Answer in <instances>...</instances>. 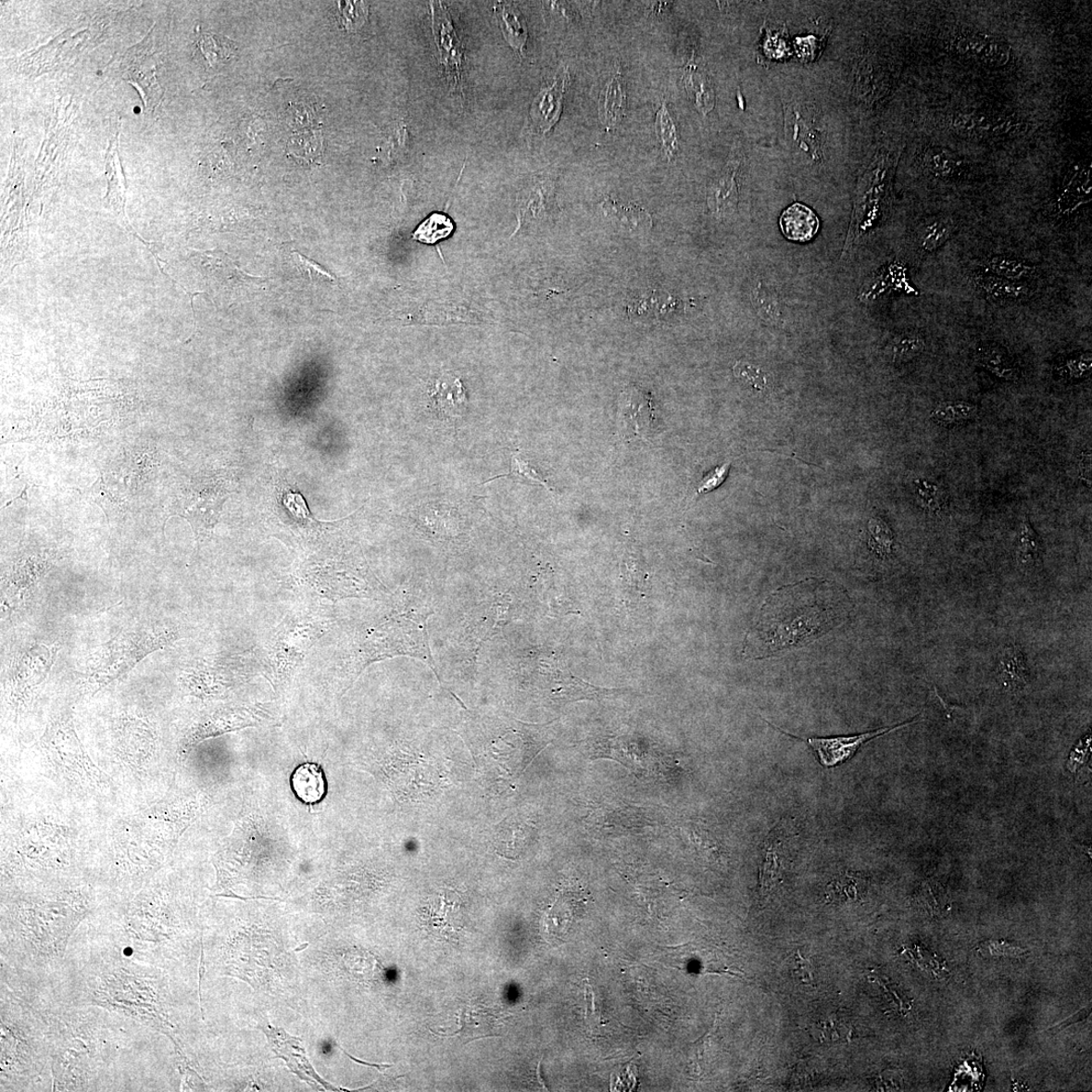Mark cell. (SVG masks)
<instances>
[{
    "label": "cell",
    "mask_w": 1092,
    "mask_h": 1092,
    "mask_svg": "<svg viewBox=\"0 0 1092 1092\" xmlns=\"http://www.w3.org/2000/svg\"><path fill=\"white\" fill-rule=\"evenodd\" d=\"M854 604L834 582L810 578L770 594L749 628L745 659L784 656L807 646L843 625Z\"/></svg>",
    "instance_id": "1"
},
{
    "label": "cell",
    "mask_w": 1092,
    "mask_h": 1092,
    "mask_svg": "<svg viewBox=\"0 0 1092 1092\" xmlns=\"http://www.w3.org/2000/svg\"><path fill=\"white\" fill-rule=\"evenodd\" d=\"M90 897L82 890L20 898L10 908L12 931L32 956L61 957L71 933L90 912Z\"/></svg>",
    "instance_id": "2"
},
{
    "label": "cell",
    "mask_w": 1092,
    "mask_h": 1092,
    "mask_svg": "<svg viewBox=\"0 0 1092 1092\" xmlns=\"http://www.w3.org/2000/svg\"><path fill=\"white\" fill-rule=\"evenodd\" d=\"M40 746L53 774L72 791L90 797L108 796L113 791L112 781L85 752L70 717L52 721Z\"/></svg>",
    "instance_id": "3"
},
{
    "label": "cell",
    "mask_w": 1092,
    "mask_h": 1092,
    "mask_svg": "<svg viewBox=\"0 0 1092 1092\" xmlns=\"http://www.w3.org/2000/svg\"><path fill=\"white\" fill-rule=\"evenodd\" d=\"M170 630H146L121 633L97 647L87 659L85 688L95 693L133 670L148 655L174 641Z\"/></svg>",
    "instance_id": "4"
},
{
    "label": "cell",
    "mask_w": 1092,
    "mask_h": 1092,
    "mask_svg": "<svg viewBox=\"0 0 1092 1092\" xmlns=\"http://www.w3.org/2000/svg\"><path fill=\"white\" fill-rule=\"evenodd\" d=\"M159 979L149 974L135 973L133 968H120L107 973L98 984L93 1005L103 1006L126 1016L148 1023L152 1027L162 1029L161 1023L169 1025L159 1011Z\"/></svg>",
    "instance_id": "5"
},
{
    "label": "cell",
    "mask_w": 1092,
    "mask_h": 1092,
    "mask_svg": "<svg viewBox=\"0 0 1092 1092\" xmlns=\"http://www.w3.org/2000/svg\"><path fill=\"white\" fill-rule=\"evenodd\" d=\"M13 847L17 866L27 872H57L70 865L72 854L69 830L46 820L21 827Z\"/></svg>",
    "instance_id": "6"
},
{
    "label": "cell",
    "mask_w": 1092,
    "mask_h": 1092,
    "mask_svg": "<svg viewBox=\"0 0 1092 1092\" xmlns=\"http://www.w3.org/2000/svg\"><path fill=\"white\" fill-rule=\"evenodd\" d=\"M161 849L138 823L119 826L113 840L118 880L131 888L140 887L159 870L163 861Z\"/></svg>",
    "instance_id": "7"
},
{
    "label": "cell",
    "mask_w": 1092,
    "mask_h": 1092,
    "mask_svg": "<svg viewBox=\"0 0 1092 1092\" xmlns=\"http://www.w3.org/2000/svg\"><path fill=\"white\" fill-rule=\"evenodd\" d=\"M57 647L32 646L14 659L6 680V700L16 714L27 709L37 689L47 678Z\"/></svg>",
    "instance_id": "8"
},
{
    "label": "cell",
    "mask_w": 1092,
    "mask_h": 1092,
    "mask_svg": "<svg viewBox=\"0 0 1092 1092\" xmlns=\"http://www.w3.org/2000/svg\"><path fill=\"white\" fill-rule=\"evenodd\" d=\"M373 638L379 642L370 643V646H377L370 650L372 660L395 655H409L427 661L437 674L429 648L426 616H418V619H414V616L404 615L402 619L381 626Z\"/></svg>",
    "instance_id": "9"
},
{
    "label": "cell",
    "mask_w": 1092,
    "mask_h": 1092,
    "mask_svg": "<svg viewBox=\"0 0 1092 1092\" xmlns=\"http://www.w3.org/2000/svg\"><path fill=\"white\" fill-rule=\"evenodd\" d=\"M201 804L197 801H165L143 811L138 825L161 848L172 847L191 825Z\"/></svg>",
    "instance_id": "10"
},
{
    "label": "cell",
    "mask_w": 1092,
    "mask_h": 1092,
    "mask_svg": "<svg viewBox=\"0 0 1092 1092\" xmlns=\"http://www.w3.org/2000/svg\"><path fill=\"white\" fill-rule=\"evenodd\" d=\"M119 757L131 767L142 769L150 763L158 747V732L146 717L126 714L115 730Z\"/></svg>",
    "instance_id": "11"
},
{
    "label": "cell",
    "mask_w": 1092,
    "mask_h": 1092,
    "mask_svg": "<svg viewBox=\"0 0 1092 1092\" xmlns=\"http://www.w3.org/2000/svg\"><path fill=\"white\" fill-rule=\"evenodd\" d=\"M915 722H918L917 719L913 720L912 722L899 724L897 726L880 728V730L865 734L833 737H809L805 738V740L799 736L792 735L783 732L774 724L770 723V725L777 728V730L782 734L789 735L793 738H797L798 741H804L805 743H808L809 746L813 749V752L815 753V756L818 758L822 766L825 768H834L846 763L848 759H851L859 751L860 747L870 741H873L874 738L895 733L901 730V728L908 727L914 724Z\"/></svg>",
    "instance_id": "12"
},
{
    "label": "cell",
    "mask_w": 1092,
    "mask_h": 1092,
    "mask_svg": "<svg viewBox=\"0 0 1092 1092\" xmlns=\"http://www.w3.org/2000/svg\"><path fill=\"white\" fill-rule=\"evenodd\" d=\"M433 32L440 54V60L446 68L452 90H460L463 47L446 7L440 3H432Z\"/></svg>",
    "instance_id": "13"
},
{
    "label": "cell",
    "mask_w": 1092,
    "mask_h": 1092,
    "mask_svg": "<svg viewBox=\"0 0 1092 1092\" xmlns=\"http://www.w3.org/2000/svg\"><path fill=\"white\" fill-rule=\"evenodd\" d=\"M568 81V70L559 71L553 85L540 92L534 98L531 119L533 127L543 133H547L558 123Z\"/></svg>",
    "instance_id": "14"
},
{
    "label": "cell",
    "mask_w": 1092,
    "mask_h": 1092,
    "mask_svg": "<svg viewBox=\"0 0 1092 1092\" xmlns=\"http://www.w3.org/2000/svg\"><path fill=\"white\" fill-rule=\"evenodd\" d=\"M977 291L989 302L1005 304L1027 301L1036 292L1030 282H1016L978 272L973 277Z\"/></svg>",
    "instance_id": "15"
},
{
    "label": "cell",
    "mask_w": 1092,
    "mask_h": 1092,
    "mask_svg": "<svg viewBox=\"0 0 1092 1092\" xmlns=\"http://www.w3.org/2000/svg\"><path fill=\"white\" fill-rule=\"evenodd\" d=\"M225 499L220 496L211 497V495L200 493L196 499L182 509L180 515L192 525L198 545L212 535Z\"/></svg>",
    "instance_id": "16"
},
{
    "label": "cell",
    "mask_w": 1092,
    "mask_h": 1092,
    "mask_svg": "<svg viewBox=\"0 0 1092 1092\" xmlns=\"http://www.w3.org/2000/svg\"><path fill=\"white\" fill-rule=\"evenodd\" d=\"M127 56V75L130 82L139 87L147 108L157 107L161 95L156 77V65L145 64L146 46L132 49Z\"/></svg>",
    "instance_id": "17"
},
{
    "label": "cell",
    "mask_w": 1092,
    "mask_h": 1092,
    "mask_svg": "<svg viewBox=\"0 0 1092 1092\" xmlns=\"http://www.w3.org/2000/svg\"><path fill=\"white\" fill-rule=\"evenodd\" d=\"M737 169L738 163L730 162L709 187V206L717 218L731 216L736 209L738 202Z\"/></svg>",
    "instance_id": "18"
},
{
    "label": "cell",
    "mask_w": 1092,
    "mask_h": 1092,
    "mask_svg": "<svg viewBox=\"0 0 1092 1092\" xmlns=\"http://www.w3.org/2000/svg\"><path fill=\"white\" fill-rule=\"evenodd\" d=\"M784 236L794 242H809L819 233L820 220L808 206L796 203L785 209L780 218Z\"/></svg>",
    "instance_id": "19"
},
{
    "label": "cell",
    "mask_w": 1092,
    "mask_h": 1092,
    "mask_svg": "<svg viewBox=\"0 0 1092 1092\" xmlns=\"http://www.w3.org/2000/svg\"><path fill=\"white\" fill-rule=\"evenodd\" d=\"M621 414L622 427L632 436L641 437L646 434L638 417L648 427L654 421L653 407L648 396L634 388L626 390L621 395Z\"/></svg>",
    "instance_id": "20"
},
{
    "label": "cell",
    "mask_w": 1092,
    "mask_h": 1092,
    "mask_svg": "<svg viewBox=\"0 0 1092 1092\" xmlns=\"http://www.w3.org/2000/svg\"><path fill=\"white\" fill-rule=\"evenodd\" d=\"M782 822L780 826L772 832L765 843V856L760 873V888L764 896L768 895L779 882L781 877V855L783 846L789 840V829Z\"/></svg>",
    "instance_id": "21"
},
{
    "label": "cell",
    "mask_w": 1092,
    "mask_h": 1092,
    "mask_svg": "<svg viewBox=\"0 0 1092 1092\" xmlns=\"http://www.w3.org/2000/svg\"><path fill=\"white\" fill-rule=\"evenodd\" d=\"M976 359L985 370L1001 381L1016 383L1021 379V370L1009 353L995 344L981 345L976 351Z\"/></svg>",
    "instance_id": "22"
},
{
    "label": "cell",
    "mask_w": 1092,
    "mask_h": 1092,
    "mask_svg": "<svg viewBox=\"0 0 1092 1092\" xmlns=\"http://www.w3.org/2000/svg\"><path fill=\"white\" fill-rule=\"evenodd\" d=\"M979 268L980 272L1016 282H1030L1038 274L1033 263L1005 255L988 257L979 263Z\"/></svg>",
    "instance_id": "23"
},
{
    "label": "cell",
    "mask_w": 1092,
    "mask_h": 1092,
    "mask_svg": "<svg viewBox=\"0 0 1092 1092\" xmlns=\"http://www.w3.org/2000/svg\"><path fill=\"white\" fill-rule=\"evenodd\" d=\"M625 107L626 92L623 77L621 72H617L610 77L600 97V117L607 129H613L621 123Z\"/></svg>",
    "instance_id": "24"
},
{
    "label": "cell",
    "mask_w": 1092,
    "mask_h": 1092,
    "mask_svg": "<svg viewBox=\"0 0 1092 1092\" xmlns=\"http://www.w3.org/2000/svg\"><path fill=\"white\" fill-rule=\"evenodd\" d=\"M998 679L1002 687L1010 692H1018L1027 685L1029 670L1020 646H1011L1003 650Z\"/></svg>",
    "instance_id": "25"
},
{
    "label": "cell",
    "mask_w": 1092,
    "mask_h": 1092,
    "mask_svg": "<svg viewBox=\"0 0 1092 1092\" xmlns=\"http://www.w3.org/2000/svg\"><path fill=\"white\" fill-rule=\"evenodd\" d=\"M245 725H247L246 720H242L235 712H218L206 717V719L196 723L189 734L186 735L184 746L187 748H191V747L206 740V738L222 734Z\"/></svg>",
    "instance_id": "26"
},
{
    "label": "cell",
    "mask_w": 1092,
    "mask_h": 1092,
    "mask_svg": "<svg viewBox=\"0 0 1092 1092\" xmlns=\"http://www.w3.org/2000/svg\"><path fill=\"white\" fill-rule=\"evenodd\" d=\"M292 785L296 797L308 804L321 801L326 793L322 769L315 764H304L295 769Z\"/></svg>",
    "instance_id": "27"
},
{
    "label": "cell",
    "mask_w": 1092,
    "mask_h": 1092,
    "mask_svg": "<svg viewBox=\"0 0 1092 1092\" xmlns=\"http://www.w3.org/2000/svg\"><path fill=\"white\" fill-rule=\"evenodd\" d=\"M495 10L507 43L520 55H523L528 29L521 10L509 3H499Z\"/></svg>",
    "instance_id": "28"
},
{
    "label": "cell",
    "mask_w": 1092,
    "mask_h": 1092,
    "mask_svg": "<svg viewBox=\"0 0 1092 1092\" xmlns=\"http://www.w3.org/2000/svg\"><path fill=\"white\" fill-rule=\"evenodd\" d=\"M432 398L436 409L449 416L459 415L467 403L461 383L451 376H444L435 383Z\"/></svg>",
    "instance_id": "29"
},
{
    "label": "cell",
    "mask_w": 1092,
    "mask_h": 1092,
    "mask_svg": "<svg viewBox=\"0 0 1092 1092\" xmlns=\"http://www.w3.org/2000/svg\"><path fill=\"white\" fill-rule=\"evenodd\" d=\"M119 145L117 143V139L113 142H110V145L108 147L107 156V178H108V201H109L110 207H112L114 211L118 214L119 219L121 220V222L125 223L128 230L130 232H132V233H133V229H132V227L129 225L128 219H127L126 212H125V203H126L125 191H124L125 185L119 183V179L123 178V175H121L123 173H121V172L119 173V170H120V165H119V161L118 159L119 157L117 158V156H118L117 147Z\"/></svg>",
    "instance_id": "30"
},
{
    "label": "cell",
    "mask_w": 1092,
    "mask_h": 1092,
    "mask_svg": "<svg viewBox=\"0 0 1092 1092\" xmlns=\"http://www.w3.org/2000/svg\"><path fill=\"white\" fill-rule=\"evenodd\" d=\"M906 272L907 270L900 266V263H891V266L879 274L874 282L869 285V289H866L860 295V299L863 302L876 299L877 295L886 292L889 288H892L891 290L913 292V289L908 282Z\"/></svg>",
    "instance_id": "31"
},
{
    "label": "cell",
    "mask_w": 1092,
    "mask_h": 1092,
    "mask_svg": "<svg viewBox=\"0 0 1092 1092\" xmlns=\"http://www.w3.org/2000/svg\"><path fill=\"white\" fill-rule=\"evenodd\" d=\"M978 413L979 408L974 403L947 401L934 408L930 417L936 424L954 426L973 420L978 416Z\"/></svg>",
    "instance_id": "32"
},
{
    "label": "cell",
    "mask_w": 1092,
    "mask_h": 1092,
    "mask_svg": "<svg viewBox=\"0 0 1092 1092\" xmlns=\"http://www.w3.org/2000/svg\"><path fill=\"white\" fill-rule=\"evenodd\" d=\"M924 348V337L915 331H907L889 342L886 352L893 363H906L920 357Z\"/></svg>",
    "instance_id": "33"
},
{
    "label": "cell",
    "mask_w": 1092,
    "mask_h": 1092,
    "mask_svg": "<svg viewBox=\"0 0 1092 1092\" xmlns=\"http://www.w3.org/2000/svg\"><path fill=\"white\" fill-rule=\"evenodd\" d=\"M601 207L607 217L620 220L628 229L646 230L652 226V218L642 207L621 206L610 197H606Z\"/></svg>",
    "instance_id": "34"
},
{
    "label": "cell",
    "mask_w": 1092,
    "mask_h": 1092,
    "mask_svg": "<svg viewBox=\"0 0 1092 1092\" xmlns=\"http://www.w3.org/2000/svg\"><path fill=\"white\" fill-rule=\"evenodd\" d=\"M523 833V826L520 822L509 819L502 822L495 832L496 851L500 856L512 858V854L518 853L521 846H525L526 837Z\"/></svg>",
    "instance_id": "35"
},
{
    "label": "cell",
    "mask_w": 1092,
    "mask_h": 1092,
    "mask_svg": "<svg viewBox=\"0 0 1092 1092\" xmlns=\"http://www.w3.org/2000/svg\"><path fill=\"white\" fill-rule=\"evenodd\" d=\"M1042 555L1041 540L1036 533L1029 521L1021 523L1018 538V559L1020 565L1032 570L1040 562Z\"/></svg>",
    "instance_id": "36"
},
{
    "label": "cell",
    "mask_w": 1092,
    "mask_h": 1092,
    "mask_svg": "<svg viewBox=\"0 0 1092 1092\" xmlns=\"http://www.w3.org/2000/svg\"><path fill=\"white\" fill-rule=\"evenodd\" d=\"M82 494L88 501L101 507L108 521L123 510V500L118 493L108 487L103 476H99L92 487L85 489Z\"/></svg>",
    "instance_id": "37"
},
{
    "label": "cell",
    "mask_w": 1092,
    "mask_h": 1092,
    "mask_svg": "<svg viewBox=\"0 0 1092 1092\" xmlns=\"http://www.w3.org/2000/svg\"><path fill=\"white\" fill-rule=\"evenodd\" d=\"M752 301L758 314L769 325L779 326L783 322V311L778 296L767 286L759 283L753 290Z\"/></svg>",
    "instance_id": "38"
},
{
    "label": "cell",
    "mask_w": 1092,
    "mask_h": 1092,
    "mask_svg": "<svg viewBox=\"0 0 1092 1092\" xmlns=\"http://www.w3.org/2000/svg\"><path fill=\"white\" fill-rule=\"evenodd\" d=\"M454 228V223L446 215L433 214L416 229L413 238L425 243V245H434V243L447 238Z\"/></svg>",
    "instance_id": "39"
},
{
    "label": "cell",
    "mask_w": 1092,
    "mask_h": 1092,
    "mask_svg": "<svg viewBox=\"0 0 1092 1092\" xmlns=\"http://www.w3.org/2000/svg\"><path fill=\"white\" fill-rule=\"evenodd\" d=\"M953 224L946 219L934 220L925 225L919 236L920 247L925 252L940 249L953 234Z\"/></svg>",
    "instance_id": "40"
},
{
    "label": "cell",
    "mask_w": 1092,
    "mask_h": 1092,
    "mask_svg": "<svg viewBox=\"0 0 1092 1092\" xmlns=\"http://www.w3.org/2000/svg\"><path fill=\"white\" fill-rule=\"evenodd\" d=\"M656 127L665 156L671 161L678 151V135L674 120L665 103L658 110Z\"/></svg>",
    "instance_id": "41"
},
{
    "label": "cell",
    "mask_w": 1092,
    "mask_h": 1092,
    "mask_svg": "<svg viewBox=\"0 0 1092 1092\" xmlns=\"http://www.w3.org/2000/svg\"><path fill=\"white\" fill-rule=\"evenodd\" d=\"M197 48L204 55L208 66L222 63L233 53L232 42L220 36L206 34L197 42Z\"/></svg>",
    "instance_id": "42"
},
{
    "label": "cell",
    "mask_w": 1092,
    "mask_h": 1092,
    "mask_svg": "<svg viewBox=\"0 0 1092 1092\" xmlns=\"http://www.w3.org/2000/svg\"><path fill=\"white\" fill-rule=\"evenodd\" d=\"M339 19L346 31L360 29L369 16V6L363 2H338Z\"/></svg>",
    "instance_id": "43"
},
{
    "label": "cell",
    "mask_w": 1092,
    "mask_h": 1092,
    "mask_svg": "<svg viewBox=\"0 0 1092 1092\" xmlns=\"http://www.w3.org/2000/svg\"><path fill=\"white\" fill-rule=\"evenodd\" d=\"M734 374L738 381L756 392L764 393L768 389L766 372L752 363L737 361L734 367Z\"/></svg>",
    "instance_id": "44"
},
{
    "label": "cell",
    "mask_w": 1092,
    "mask_h": 1092,
    "mask_svg": "<svg viewBox=\"0 0 1092 1092\" xmlns=\"http://www.w3.org/2000/svg\"><path fill=\"white\" fill-rule=\"evenodd\" d=\"M869 546L880 557L891 554L893 535L888 526L880 520H871L869 522Z\"/></svg>",
    "instance_id": "45"
},
{
    "label": "cell",
    "mask_w": 1092,
    "mask_h": 1092,
    "mask_svg": "<svg viewBox=\"0 0 1092 1092\" xmlns=\"http://www.w3.org/2000/svg\"><path fill=\"white\" fill-rule=\"evenodd\" d=\"M1091 368V355L1086 352L1066 359L1057 368V372L1066 380L1079 381L1089 376Z\"/></svg>",
    "instance_id": "46"
},
{
    "label": "cell",
    "mask_w": 1092,
    "mask_h": 1092,
    "mask_svg": "<svg viewBox=\"0 0 1092 1092\" xmlns=\"http://www.w3.org/2000/svg\"><path fill=\"white\" fill-rule=\"evenodd\" d=\"M915 494L925 509L932 512L942 510L945 503L944 494L937 485L925 481H915Z\"/></svg>",
    "instance_id": "47"
},
{
    "label": "cell",
    "mask_w": 1092,
    "mask_h": 1092,
    "mask_svg": "<svg viewBox=\"0 0 1092 1092\" xmlns=\"http://www.w3.org/2000/svg\"><path fill=\"white\" fill-rule=\"evenodd\" d=\"M509 476L517 480L542 484L547 490H550L548 483L533 468L529 466V462L522 458L520 454L515 455L512 458Z\"/></svg>",
    "instance_id": "48"
},
{
    "label": "cell",
    "mask_w": 1092,
    "mask_h": 1092,
    "mask_svg": "<svg viewBox=\"0 0 1092 1092\" xmlns=\"http://www.w3.org/2000/svg\"><path fill=\"white\" fill-rule=\"evenodd\" d=\"M294 256H295V257L297 260V266H299L302 272L308 275V277L312 281L317 282L336 283V279L333 277V275L327 271L323 267L320 266L319 263L307 258L306 257L300 255L299 252H294Z\"/></svg>",
    "instance_id": "49"
},
{
    "label": "cell",
    "mask_w": 1092,
    "mask_h": 1092,
    "mask_svg": "<svg viewBox=\"0 0 1092 1092\" xmlns=\"http://www.w3.org/2000/svg\"><path fill=\"white\" fill-rule=\"evenodd\" d=\"M285 508L288 509L296 520L301 521L318 522L308 511L303 496L299 493H286L282 498Z\"/></svg>",
    "instance_id": "50"
},
{
    "label": "cell",
    "mask_w": 1092,
    "mask_h": 1092,
    "mask_svg": "<svg viewBox=\"0 0 1092 1092\" xmlns=\"http://www.w3.org/2000/svg\"><path fill=\"white\" fill-rule=\"evenodd\" d=\"M731 463H724L722 467H717L702 479L698 485L697 495L709 493L720 487L725 481L728 471H730Z\"/></svg>",
    "instance_id": "51"
},
{
    "label": "cell",
    "mask_w": 1092,
    "mask_h": 1092,
    "mask_svg": "<svg viewBox=\"0 0 1092 1092\" xmlns=\"http://www.w3.org/2000/svg\"><path fill=\"white\" fill-rule=\"evenodd\" d=\"M792 973L804 985H811L813 983L812 965L799 952H797V956H794Z\"/></svg>",
    "instance_id": "52"
},
{
    "label": "cell",
    "mask_w": 1092,
    "mask_h": 1092,
    "mask_svg": "<svg viewBox=\"0 0 1092 1092\" xmlns=\"http://www.w3.org/2000/svg\"><path fill=\"white\" fill-rule=\"evenodd\" d=\"M845 1023L835 1018H830L822 1023L821 1036H825L826 1038L833 1040L845 1039L846 1035L848 1036L849 1030H846Z\"/></svg>",
    "instance_id": "53"
},
{
    "label": "cell",
    "mask_w": 1092,
    "mask_h": 1092,
    "mask_svg": "<svg viewBox=\"0 0 1092 1092\" xmlns=\"http://www.w3.org/2000/svg\"><path fill=\"white\" fill-rule=\"evenodd\" d=\"M1088 1014H1090V1009H1085L1083 1010H1080L1079 1012L1074 1014V1016L1073 1018L1067 1019L1065 1022L1061 1023V1024H1058L1057 1027L1055 1025V1027L1050 1030L1051 1031L1052 1030L1061 1031L1063 1028H1066L1067 1025L1072 1024L1076 1022L1083 1021L1086 1018L1089 1017Z\"/></svg>",
    "instance_id": "54"
},
{
    "label": "cell",
    "mask_w": 1092,
    "mask_h": 1092,
    "mask_svg": "<svg viewBox=\"0 0 1092 1092\" xmlns=\"http://www.w3.org/2000/svg\"><path fill=\"white\" fill-rule=\"evenodd\" d=\"M205 973H206L205 955H204V944H203V939H202L201 965H200V969H198V974H200V979H198V994H200V998H201L200 1002H201V1010L203 1013V1019H205V1012L202 1008V981H203V977H204Z\"/></svg>",
    "instance_id": "55"
},
{
    "label": "cell",
    "mask_w": 1092,
    "mask_h": 1092,
    "mask_svg": "<svg viewBox=\"0 0 1092 1092\" xmlns=\"http://www.w3.org/2000/svg\"><path fill=\"white\" fill-rule=\"evenodd\" d=\"M341 1049H342V1048H341ZM342 1051H344V1052H345V1054H346V1055H347V1056H348V1057L351 1059V1061H355V1062H357V1063H359V1064H362V1065H366V1066H370V1067L377 1068V1069H379V1072H380V1073H384V1070H385V1069H388V1068H390V1067H392V1066H393V1064H370V1063H366V1062H363V1061H358V1059H357V1058H355V1057H352L351 1055H349V1054H348L346 1051H345L344 1049H342Z\"/></svg>",
    "instance_id": "56"
}]
</instances>
